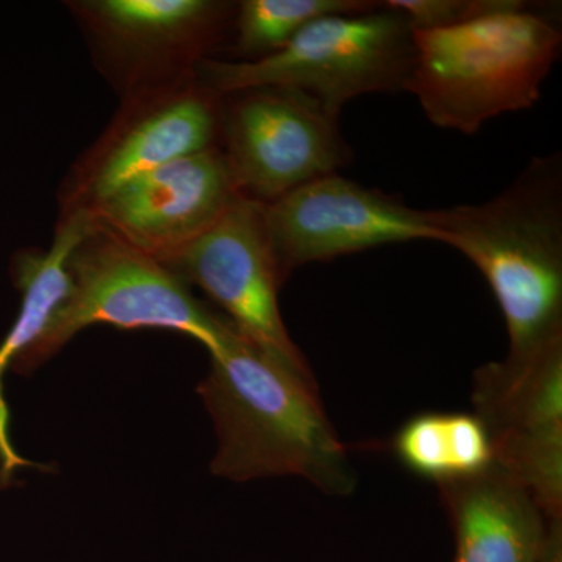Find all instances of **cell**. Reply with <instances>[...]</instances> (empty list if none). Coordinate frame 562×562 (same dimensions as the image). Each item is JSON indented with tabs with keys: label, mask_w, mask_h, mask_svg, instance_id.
Here are the masks:
<instances>
[{
	"label": "cell",
	"mask_w": 562,
	"mask_h": 562,
	"mask_svg": "<svg viewBox=\"0 0 562 562\" xmlns=\"http://www.w3.org/2000/svg\"><path fill=\"white\" fill-rule=\"evenodd\" d=\"M216 431L211 472L232 482L299 476L346 497L357 487L349 450L325 414L313 373L297 371L238 331L199 384Z\"/></svg>",
	"instance_id": "1"
},
{
	"label": "cell",
	"mask_w": 562,
	"mask_h": 562,
	"mask_svg": "<svg viewBox=\"0 0 562 562\" xmlns=\"http://www.w3.org/2000/svg\"><path fill=\"white\" fill-rule=\"evenodd\" d=\"M438 243L479 269L501 306L509 349L525 361L562 342V161L535 157L501 194L431 210Z\"/></svg>",
	"instance_id": "2"
},
{
	"label": "cell",
	"mask_w": 562,
	"mask_h": 562,
	"mask_svg": "<svg viewBox=\"0 0 562 562\" xmlns=\"http://www.w3.org/2000/svg\"><path fill=\"white\" fill-rule=\"evenodd\" d=\"M405 91L432 125L473 135L494 117L530 110L560 57L562 33L530 3L494 10L450 27L413 32Z\"/></svg>",
	"instance_id": "3"
},
{
	"label": "cell",
	"mask_w": 562,
	"mask_h": 562,
	"mask_svg": "<svg viewBox=\"0 0 562 562\" xmlns=\"http://www.w3.org/2000/svg\"><path fill=\"white\" fill-rule=\"evenodd\" d=\"M414 57L412 25L382 2L364 13L310 22L286 46L260 60L203 58L195 77L221 95L266 87L297 90L339 120L344 106L360 95L405 91Z\"/></svg>",
	"instance_id": "4"
},
{
	"label": "cell",
	"mask_w": 562,
	"mask_h": 562,
	"mask_svg": "<svg viewBox=\"0 0 562 562\" xmlns=\"http://www.w3.org/2000/svg\"><path fill=\"white\" fill-rule=\"evenodd\" d=\"M68 269L72 281L68 299L13 366L14 372L36 371L90 325L180 333L201 342L210 357L221 353L236 333L227 317L206 310L177 273L94 217L90 232L70 254Z\"/></svg>",
	"instance_id": "5"
},
{
	"label": "cell",
	"mask_w": 562,
	"mask_h": 562,
	"mask_svg": "<svg viewBox=\"0 0 562 562\" xmlns=\"http://www.w3.org/2000/svg\"><path fill=\"white\" fill-rule=\"evenodd\" d=\"M316 99L290 88H255L224 95L221 149L243 198L271 203L338 173L353 151Z\"/></svg>",
	"instance_id": "6"
},
{
	"label": "cell",
	"mask_w": 562,
	"mask_h": 562,
	"mask_svg": "<svg viewBox=\"0 0 562 562\" xmlns=\"http://www.w3.org/2000/svg\"><path fill=\"white\" fill-rule=\"evenodd\" d=\"M224 95L194 74L127 95L102 138L81 157L63 211H91L125 183L188 155L221 147Z\"/></svg>",
	"instance_id": "7"
},
{
	"label": "cell",
	"mask_w": 562,
	"mask_h": 562,
	"mask_svg": "<svg viewBox=\"0 0 562 562\" xmlns=\"http://www.w3.org/2000/svg\"><path fill=\"white\" fill-rule=\"evenodd\" d=\"M262 220L281 277L310 262L409 241H436L431 210L331 173L262 203Z\"/></svg>",
	"instance_id": "8"
},
{
	"label": "cell",
	"mask_w": 562,
	"mask_h": 562,
	"mask_svg": "<svg viewBox=\"0 0 562 562\" xmlns=\"http://www.w3.org/2000/svg\"><path fill=\"white\" fill-rule=\"evenodd\" d=\"M161 265L201 288L247 341L313 373L281 317L284 280L266 233L262 203L236 199L213 227Z\"/></svg>",
	"instance_id": "9"
},
{
	"label": "cell",
	"mask_w": 562,
	"mask_h": 562,
	"mask_svg": "<svg viewBox=\"0 0 562 562\" xmlns=\"http://www.w3.org/2000/svg\"><path fill=\"white\" fill-rule=\"evenodd\" d=\"M476 416L495 464L550 516L562 513V342L530 360L490 362L475 372Z\"/></svg>",
	"instance_id": "10"
},
{
	"label": "cell",
	"mask_w": 562,
	"mask_h": 562,
	"mask_svg": "<svg viewBox=\"0 0 562 562\" xmlns=\"http://www.w3.org/2000/svg\"><path fill=\"white\" fill-rule=\"evenodd\" d=\"M70 5L127 95L194 74L236 11L233 3L217 0H83Z\"/></svg>",
	"instance_id": "11"
},
{
	"label": "cell",
	"mask_w": 562,
	"mask_h": 562,
	"mask_svg": "<svg viewBox=\"0 0 562 562\" xmlns=\"http://www.w3.org/2000/svg\"><path fill=\"white\" fill-rule=\"evenodd\" d=\"M241 198L221 147L136 177L90 211L106 231L165 262Z\"/></svg>",
	"instance_id": "12"
},
{
	"label": "cell",
	"mask_w": 562,
	"mask_h": 562,
	"mask_svg": "<svg viewBox=\"0 0 562 562\" xmlns=\"http://www.w3.org/2000/svg\"><path fill=\"white\" fill-rule=\"evenodd\" d=\"M454 538L452 562H536L549 517L497 464L438 484Z\"/></svg>",
	"instance_id": "13"
},
{
	"label": "cell",
	"mask_w": 562,
	"mask_h": 562,
	"mask_svg": "<svg viewBox=\"0 0 562 562\" xmlns=\"http://www.w3.org/2000/svg\"><path fill=\"white\" fill-rule=\"evenodd\" d=\"M92 225V216L87 210L65 211L54 243L47 250H22L14 255L11 273L14 284L21 291L20 316L0 344V486H5L22 465L31 462L22 460L14 452L9 436V408L3 398V373L13 369L16 361L50 324L70 291L68 260Z\"/></svg>",
	"instance_id": "14"
},
{
	"label": "cell",
	"mask_w": 562,
	"mask_h": 562,
	"mask_svg": "<svg viewBox=\"0 0 562 562\" xmlns=\"http://www.w3.org/2000/svg\"><path fill=\"white\" fill-rule=\"evenodd\" d=\"M392 452L436 484L479 475L495 462L490 431L475 413L417 414L395 432Z\"/></svg>",
	"instance_id": "15"
},
{
	"label": "cell",
	"mask_w": 562,
	"mask_h": 562,
	"mask_svg": "<svg viewBox=\"0 0 562 562\" xmlns=\"http://www.w3.org/2000/svg\"><path fill=\"white\" fill-rule=\"evenodd\" d=\"M382 2L368 0H244L233 18L238 61L276 54L310 22L328 14L364 13Z\"/></svg>",
	"instance_id": "16"
},
{
	"label": "cell",
	"mask_w": 562,
	"mask_h": 562,
	"mask_svg": "<svg viewBox=\"0 0 562 562\" xmlns=\"http://www.w3.org/2000/svg\"><path fill=\"white\" fill-rule=\"evenodd\" d=\"M401 11L413 32L450 27L494 10L501 0H390L383 2Z\"/></svg>",
	"instance_id": "17"
},
{
	"label": "cell",
	"mask_w": 562,
	"mask_h": 562,
	"mask_svg": "<svg viewBox=\"0 0 562 562\" xmlns=\"http://www.w3.org/2000/svg\"><path fill=\"white\" fill-rule=\"evenodd\" d=\"M536 562H562V517L550 519L546 541Z\"/></svg>",
	"instance_id": "18"
}]
</instances>
